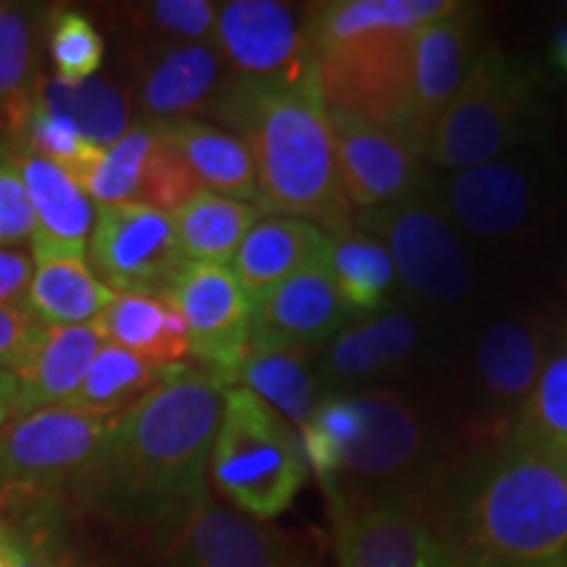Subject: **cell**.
Segmentation results:
<instances>
[{
  "label": "cell",
  "mask_w": 567,
  "mask_h": 567,
  "mask_svg": "<svg viewBox=\"0 0 567 567\" xmlns=\"http://www.w3.org/2000/svg\"><path fill=\"white\" fill-rule=\"evenodd\" d=\"M226 389L203 368H174L116 417L101 460L76 486L97 505L161 520L205 486Z\"/></svg>",
  "instance_id": "6da1fadb"
},
{
  "label": "cell",
  "mask_w": 567,
  "mask_h": 567,
  "mask_svg": "<svg viewBox=\"0 0 567 567\" xmlns=\"http://www.w3.org/2000/svg\"><path fill=\"white\" fill-rule=\"evenodd\" d=\"M210 113L250 151L260 210L300 218L326 234L352 229V205L339 176L334 132L318 74L300 82L231 76Z\"/></svg>",
  "instance_id": "7a4b0ae2"
},
{
  "label": "cell",
  "mask_w": 567,
  "mask_h": 567,
  "mask_svg": "<svg viewBox=\"0 0 567 567\" xmlns=\"http://www.w3.org/2000/svg\"><path fill=\"white\" fill-rule=\"evenodd\" d=\"M455 547L460 567H567V457L509 442Z\"/></svg>",
  "instance_id": "3957f363"
},
{
  "label": "cell",
  "mask_w": 567,
  "mask_h": 567,
  "mask_svg": "<svg viewBox=\"0 0 567 567\" xmlns=\"http://www.w3.org/2000/svg\"><path fill=\"white\" fill-rule=\"evenodd\" d=\"M210 473L224 496L255 520H271L305 484L300 434L245 386L224 392L221 423L210 450Z\"/></svg>",
  "instance_id": "277c9868"
},
{
  "label": "cell",
  "mask_w": 567,
  "mask_h": 567,
  "mask_svg": "<svg viewBox=\"0 0 567 567\" xmlns=\"http://www.w3.org/2000/svg\"><path fill=\"white\" fill-rule=\"evenodd\" d=\"M536 116L534 71L507 53L486 51L439 116L421 158L460 172L481 166L526 140Z\"/></svg>",
  "instance_id": "5b68a950"
},
{
  "label": "cell",
  "mask_w": 567,
  "mask_h": 567,
  "mask_svg": "<svg viewBox=\"0 0 567 567\" xmlns=\"http://www.w3.org/2000/svg\"><path fill=\"white\" fill-rule=\"evenodd\" d=\"M415 30L373 32L316 51L326 109L360 118L410 145Z\"/></svg>",
  "instance_id": "8992f818"
},
{
  "label": "cell",
  "mask_w": 567,
  "mask_h": 567,
  "mask_svg": "<svg viewBox=\"0 0 567 567\" xmlns=\"http://www.w3.org/2000/svg\"><path fill=\"white\" fill-rule=\"evenodd\" d=\"M116 417L55 405L19 415L0 431V488L51 492L80 484L101 460Z\"/></svg>",
  "instance_id": "52a82bcc"
},
{
  "label": "cell",
  "mask_w": 567,
  "mask_h": 567,
  "mask_svg": "<svg viewBox=\"0 0 567 567\" xmlns=\"http://www.w3.org/2000/svg\"><path fill=\"white\" fill-rule=\"evenodd\" d=\"M90 268L116 295H166L187 266L172 213L151 205H95Z\"/></svg>",
  "instance_id": "ba28073f"
},
{
  "label": "cell",
  "mask_w": 567,
  "mask_h": 567,
  "mask_svg": "<svg viewBox=\"0 0 567 567\" xmlns=\"http://www.w3.org/2000/svg\"><path fill=\"white\" fill-rule=\"evenodd\" d=\"M158 523L172 567H302L281 534L213 502L208 486L189 494Z\"/></svg>",
  "instance_id": "9c48e42d"
},
{
  "label": "cell",
  "mask_w": 567,
  "mask_h": 567,
  "mask_svg": "<svg viewBox=\"0 0 567 567\" xmlns=\"http://www.w3.org/2000/svg\"><path fill=\"white\" fill-rule=\"evenodd\" d=\"M166 297L187 329L189 354L224 386H234L250 347L255 302L231 268L187 264Z\"/></svg>",
  "instance_id": "30bf717a"
},
{
  "label": "cell",
  "mask_w": 567,
  "mask_h": 567,
  "mask_svg": "<svg viewBox=\"0 0 567 567\" xmlns=\"http://www.w3.org/2000/svg\"><path fill=\"white\" fill-rule=\"evenodd\" d=\"M360 224L384 237L394 271L408 289L439 302H455L471 289V260L450 224L421 200L365 213Z\"/></svg>",
  "instance_id": "8fae6325"
},
{
  "label": "cell",
  "mask_w": 567,
  "mask_h": 567,
  "mask_svg": "<svg viewBox=\"0 0 567 567\" xmlns=\"http://www.w3.org/2000/svg\"><path fill=\"white\" fill-rule=\"evenodd\" d=\"M213 40L237 80L300 82L318 74L308 32L287 3L231 0L218 6Z\"/></svg>",
  "instance_id": "7c38bea8"
},
{
  "label": "cell",
  "mask_w": 567,
  "mask_h": 567,
  "mask_svg": "<svg viewBox=\"0 0 567 567\" xmlns=\"http://www.w3.org/2000/svg\"><path fill=\"white\" fill-rule=\"evenodd\" d=\"M337 557L339 567H460L455 538L394 502L344 513L337 528Z\"/></svg>",
  "instance_id": "4fadbf2b"
},
{
  "label": "cell",
  "mask_w": 567,
  "mask_h": 567,
  "mask_svg": "<svg viewBox=\"0 0 567 567\" xmlns=\"http://www.w3.org/2000/svg\"><path fill=\"white\" fill-rule=\"evenodd\" d=\"M337 166L350 205L360 208H389L415 200L423 187L421 155L392 132L360 122V118L331 113Z\"/></svg>",
  "instance_id": "5bb4252c"
},
{
  "label": "cell",
  "mask_w": 567,
  "mask_h": 567,
  "mask_svg": "<svg viewBox=\"0 0 567 567\" xmlns=\"http://www.w3.org/2000/svg\"><path fill=\"white\" fill-rule=\"evenodd\" d=\"M350 316L326 255L305 271L289 276L279 287L255 302L252 337L255 342L305 347L337 337Z\"/></svg>",
  "instance_id": "9a60e30c"
},
{
  "label": "cell",
  "mask_w": 567,
  "mask_h": 567,
  "mask_svg": "<svg viewBox=\"0 0 567 567\" xmlns=\"http://www.w3.org/2000/svg\"><path fill=\"white\" fill-rule=\"evenodd\" d=\"M473 11L465 6L415 30L413 45V113L410 147L423 155L425 142L460 84L471 71Z\"/></svg>",
  "instance_id": "2e32d148"
},
{
  "label": "cell",
  "mask_w": 567,
  "mask_h": 567,
  "mask_svg": "<svg viewBox=\"0 0 567 567\" xmlns=\"http://www.w3.org/2000/svg\"><path fill=\"white\" fill-rule=\"evenodd\" d=\"M226 66L216 40L187 45H151L140 71V105L151 122L193 118L210 111L224 90Z\"/></svg>",
  "instance_id": "e0dca14e"
},
{
  "label": "cell",
  "mask_w": 567,
  "mask_h": 567,
  "mask_svg": "<svg viewBox=\"0 0 567 567\" xmlns=\"http://www.w3.org/2000/svg\"><path fill=\"white\" fill-rule=\"evenodd\" d=\"M19 166L34 210L32 250L87 255L90 234L95 226V203L74 176L38 153L17 145L11 151Z\"/></svg>",
  "instance_id": "ac0fdd59"
},
{
  "label": "cell",
  "mask_w": 567,
  "mask_h": 567,
  "mask_svg": "<svg viewBox=\"0 0 567 567\" xmlns=\"http://www.w3.org/2000/svg\"><path fill=\"white\" fill-rule=\"evenodd\" d=\"M103 342V331L95 321L82 326H42L32 350L13 371L19 379V402L13 417L66 405L80 392Z\"/></svg>",
  "instance_id": "d6986e66"
},
{
  "label": "cell",
  "mask_w": 567,
  "mask_h": 567,
  "mask_svg": "<svg viewBox=\"0 0 567 567\" xmlns=\"http://www.w3.org/2000/svg\"><path fill=\"white\" fill-rule=\"evenodd\" d=\"M452 216L478 237L520 229L536 208V176L509 161L463 168L446 189Z\"/></svg>",
  "instance_id": "ffe728a7"
},
{
  "label": "cell",
  "mask_w": 567,
  "mask_h": 567,
  "mask_svg": "<svg viewBox=\"0 0 567 567\" xmlns=\"http://www.w3.org/2000/svg\"><path fill=\"white\" fill-rule=\"evenodd\" d=\"M331 234L321 226L287 216H264L245 234L229 268L252 302L321 260L329 250Z\"/></svg>",
  "instance_id": "44dd1931"
},
{
  "label": "cell",
  "mask_w": 567,
  "mask_h": 567,
  "mask_svg": "<svg viewBox=\"0 0 567 567\" xmlns=\"http://www.w3.org/2000/svg\"><path fill=\"white\" fill-rule=\"evenodd\" d=\"M105 342L122 347L147 365L172 371L189 358L187 329L166 295H116L97 316Z\"/></svg>",
  "instance_id": "7402d4cb"
},
{
  "label": "cell",
  "mask_w": 567,
  "mask_h": 567,
  "mask_svg": "<svg viewBox=\"0 0 567 567\" xmlns=\"http://www.w3.org/2000/svg\"><path fill=\"white\" fill-rule=\"evenodd\" d=\"M151 124L168 145L179 151L203 189L260 208L252 155L237 134L205 124L200 118H172V122Z\"/></svg>",
  "instance_id": "603a6c76"
},
{
  "label": "cell",
  "mask_w": 567,
  "mask_h": 567,
  "mask_svg": "<svg viewBox=\"0 0 567 567\" xmlns=\"http://www.w3.org/2000/svg\"><path fill=\"white\" fill-rule=\"evenodd\" d=\"M27 310L42 326H82L97 321L113 292L97 281L84 255L32 250Z\"/></svg>",
  "instance_id": "cb8c5ba5"
},
{
  "label": "cell",
  "mask_w": 567,
  "mask_h": 567,
  "mask_svg": "<svg viewBox=\"0 0 567 567\" xmlns=\"http://www.w3.org/2000/svg\"><path fill=\"white\" fill-rule=\"evenodd\" d=\"M179 250L187 264L229 266L264 210L252 203L200 189L179 210L172 213Z\"/></svg>",
  "instance_id": "d4e9b609"
},
{
  "label": "cell",
  "mask_w": 567,
  "mask_h": 567,
  "mask_svg": "<svg viewBox=\"0 0 567 567\" xmlns=\"http://www.w3.org/2000/svg\"><path fill=\"white\" fill-rule=\"evenodd\" d=\"M457 9H463V3L455 0H339L310 13L305 32L316 53L318 48L363 38V34L417 30L450 17Z\"/></svg>",
  "instance_id": "484cf974"
},
{
  "label": "cell",
  "mask_w": 567,
  "mask_h": 567,
  "mask_svg": "<svg viewBox=\"0 0 567 567\" xmlns=\"http://www.w3.org/2000/svg\"><path fill=\"white\" fill-rule=\"evenodd\" d=\"M354 402L360 410V431L342 452V471L381 476L405 465L421 442V431L405 402L389 392L360 394Z\"/></svg>",
  "instance_id": "4316f807"
},
{
  "label": "cell",
  "mask_w": 567,
  "mask_h": 567,
  "mask_svg": "<svg viewBox=\"0 0 567 567\" xmlns=\"http://www.w3.org/2000/svg\"><path fill=\"white\" fill-rule=\"evenodd\" d=\"M305 347L268 344L250 339L234 386L250 389L289 423L302 429L316 410V384Z\"/></svg>",
  "instance_id": "83f0119b"
},
{
  "label": "cell",
  "mask_w": 567,
  "mask_h": 567,
  "mask_svg": "<svg viewBox=\"0 0 567 567\" xmlns=\"http://www.w3.org/2000/svg\"><path fill=\"white\" fill-rule=\"evenodd\" d=\"M42 24L45 6L0 3V118L11 132L30 111L42 80Z\"/></svg>",
  "instance_id": "f1b7e54d"
},
{
  "label": "cell",
  "mask_w": 567,
  "mask_h": 567,
  "mask_svg": "<svg viewBox=\"0 0 567 567\" xmlns=\"http://www.w3.org/2000/svg\"><path fill=\"white\" fill-rule=\"evenodd\" d=\"M547 365V339L534 321H502L478 344V371L499 396H528Z\"/></svg>",
  "instance_id": "f546056e"
},
{
  "label": "cell",
  "mask_w": 567,
  "mask_h": 567,
  "mask_svg": "<svg viewBox=\"0 0 567 567\" xmlns=\"http://www.w3.org/2000/svg\"><path fill=\"white\" fill-rule=\"evenodd\" d=\"M42 109L69 118L92 145L109 147L130 132V105L111 82L92 80L82 84H63L55 76H42L34 92Z\"/></svg>",
  "instance_id": "4dcf8cb0"
},
{
  "label": "cell",
  "mask_w": 567,
  "mask_h": 567,
  "mask_svg": "<svg viewBox=\"0 0 567 567\" xmlns=\"http://www.w3.org/2000/svg\"><path fill=\"white\" fill-rule=\"evenodd\" d=\"M172 371L147 365L145 360L134 358L122 347L103 342L84 375L80 392L71 396L66 405L90 415L118 417L137 405L142 396L158 386Z\"/></svg>",
  "instance_id": "1f68e13d"
},
{
  "label": "cell",
  "mask_w": 567,
  "mask_h": 567,
  "mask_svg": "<svg viewBox=\"0 0 567 567\" xmlns=\"http://www.w3.org/2000/svg\"><path fill=\"white\" fill-rule=\"evenodd\" d=\"M326 264L350 313L352 310L368 313L379 308L396 276L386 247L375 237L358 231L331 234Z\"/></svg>",
  "instance_id": "d6a6232c"
},
{
  "label": "cell",
  "mask_w": 567,
  "mask_h": 567,
  "mask_svg": "<svg viewBox=\"0 0 567 567\" xmlns=\"http://www.w3.org/2000/svg\"><path fill=\"white\" fill-rule=\"evenodd\" d=\"M417 331L408 316H381L347 326L331 344V368L342 375H363L402 360L415 347Z\"/></svg>",
  "instance_id": "836d02e7"
},
{
  "label": "cell",
  "mask_w": 567,
  "mask_h": 567,
  "mask_svg": "<svg viewBox=\"0 0 567 567\" xmlns=\"http://www.w3.org/2000/svg\"><path fill=\"white\" fill-rule=\"evenodd\" d=\"M513 442L567 457V350L551 354L542 368L523 402Z\"/></svg>",
  "instance_id": "e575fe53"
},
{
  "label": "cell",
  "mask_w": 567,
  "mask_h": 567,
  "mask_svg": "<svg viewBox=\"0 0 567 567\" xmlns=\"http://www.w3.org/2000/svg\"><path fill=\"white\" fill-rule=\"evenodd\" d=\"M155 142H158V132L147 122L130 126L122 140L105 147L101 161L82 184L90 200L95 205L137 203L142 174H145V163L151 158Z\"/></svg>",
  "instance_id": "d590c367"
},
{
  "label": "cell",
  "mask_w": 567,
  "mask_h": 567,
  "mask_svg": "<svg viewBox=\"0 0 567 567\" xmlns=\"http://www.w3.org/2000/svg\"><path fill=\"white\" fill-rule=\"evenodd\" d=\"M13 137H17V145H24L27 151L38 153L40 158L55 163L80 184H84L103 155V147L84 140V134L69 118L42 109L38 101H32L27 116L13 130Z\"/></svg>",
  "instance_id": "8d00e7d4"
},
{
  "label": "cell",
  "mask_w": 567,
  "mask_h": 567,
  "mask_svg": "<svg viewBox=\"0 0 567 567\" xmlns=\"http://www.w3.org/2000/svg\"><path fill=\"white\" fill-rule=\"evenodd\" d=\"M48 51H51L55 80L63 84H82L101 69L105 42L97 27L82 11H55L48 27Z\"/></svg>",
  "instance_id": "74e56055"
},
{
  "label": "cell",
  "mask_w": 567,
  "mask_h": 567,
  "mask_svg": "<svg viewBox=\"0 0 567 567\" xmlns=\"http://www.w3.org/2000/svg\"><path fill=\"white\" fill-rule=\"evenodd\" d=\"M153 45H187L213 40L218 6L210 0H155L134 13Z\"/></svg>",
  "instance_id": "f35d334b"
},
{
  "label": "cell",
  "mask_w": 567,
  "mask_h": 567,
  "mask_svg": "<svg viewBox=\"0 0 567 567\" xmlns=\"http://www.w3.org/2000/svg\"><path fill=\"white\" fill-rule=\"evenodd\" d=\"M200 189L203 184L197 182L187 161L158 134V142H155L151 158L145 163L137 203L151 205V208L163 213H174Z\"/></svg>",
  "instance_id": "ab89813d"
},
{
  "label": "cell",
  "mask_w": 567,
  "mask_h": 567,
  "mask_svg": "<svg viewBox=\"0 0 567 567\" xmlns=\"http://www.w3.org/2000/svg\"><path fill=\"white\" fill-rule=\"evenodd\" d=\"M34 237V210L11 151H0V247H21Z\"/></svg>",
  "instance_id": "60d3db41"
},
{
  "label": "cell",
  "mask_w": 567,
  "mask_h": 567,
  "mask_svg": "<svg viewBox=\"0 0 567 567\" xmlns=\"http://www.w3.org/2000/svg\"><path fill=\"white\" fill-rule=\"evenodd\" d=\"M42 331V323L27 308L0 305V368L17 371L34 339Z\"/></svg>",
  "instance_id": "b9f144b4"
},
{
  "label": "cell",
  "mask_w": 567,
  "mask_h": 567,
  "mask_svg": "<svg viewBox=\"0 0 567 567\" xmlns=\"http://www.w3.org/2000/svg\"><path fill=\"white\" fill-rule=\"evenodd\" d=\"M310 425H316L323 436H329L342 455L360 431L358 402H354V396H329L316 405Z\"/></svg>",
  "instance_id": "7bdbcfd3"
},
{
  "label": "cell",
  "mask_w": 567,
  "mask_h": 567,
  "mask_svg": "<svg viewBox=\"0 0 567 567\" xmlns=\"http://www.w3.org/2000/svg\"><path fill=\"white\" fill-rule=\"evenodd\" d=\"M32 255L19 247H0V305L24 308L32 281Z\"/></svg>",
  "instance_id": "ee69618b"
},
{
  "label": "cell",
  "mask_w": 567,
  "mask_h": 567,
  "mask_svg": "<svg viewBox=\"0 0 567 567\" xmlns=\"http://www.w3.org/2000/svg\"><path fill=\"white\" fill-rule=\"evenodd\" d=\"M6 547V567H63L59 559L53 557L51 547L42 542V536L21 530L17 526L6 523L3 534Z\"/></svg>",
  "instance_id": "f6af8a7d"
},
{
  "label": "cell",
  "mask_w": 567,
  "mask_h": 567,
  "mask_svg": "<svg viewBox=\"0 0 567 567\" xmlns=\"http://www.w3.org/2000/svg\"><path fill=\"white\" fill-rule=\"evenodd\" d=\"M19 402V379L9 368H0V431L6 429L17 415Z\"/></svg>",
  "instance_id": "bcb514c9"
},
{
  "label": "cell",
  "mask_w": 567,
  "mask_h": 567,
  "mask_svg": "<svg viewBox=\"0 0 567 567\" xmlns=\"http://www.w3.org/2000/svg\"><path fill=\"white\" fill-rule=\"evenodd\" d=\"M551 59H555L557 66L567 74V24H563L555 32V40H551Z\"/></svg>",
  "instance_id": "7dc6e473"
},
{
  "label": "cell",
  "mask_w": 567,
  "mask_h": 567,
  "mask_svg": "<svg viewBox=\"0 0 567 567\" xmlns=\"http://www.w3.org/2000/svg\"><path fill=\"white\" fill-rule=\"evenodd\" d=\"M3 534H6V520L0 517V567H6V547H3Z\"/></svg>",
  "instance_id": "c3c4849f"
},
{
  "label": "cell",
  "mask_w": 567,
  "mask_h": 567,
  "mask_svg": "<svg viewBox=\"0 0 567 567\" xmlns=\"http://www.w3.org/2000/svg\"><path fill=\"white\" fill-rule=\"evenodd\" d=\"M563 284L567 287V247H565V255H563Z\"/></svg>",
  "instance_id": "681fc988"
},
{
  "label": "cell",
  "mask_w": 567,
  "mask_h": 567,
  "mask_svg": "<svg viewBox=\"0 0 567 567\" xmlns=\"http://www.w3.org/2000/svg\"><path fill=\"white\" fill-rule=\"evenodd\" d=\"M0 151H3V147H0Z\"/></svg>",
  "instance_id": "f907efd6"
}]
</instances>
